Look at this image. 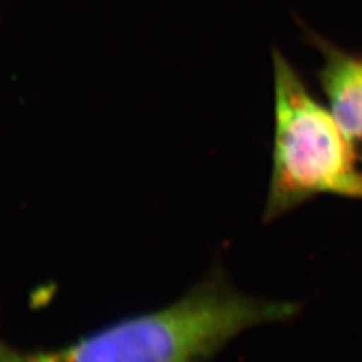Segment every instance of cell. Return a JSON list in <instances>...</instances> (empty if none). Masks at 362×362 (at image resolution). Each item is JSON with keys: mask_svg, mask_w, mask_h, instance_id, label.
Listing matches in <instances>:
<instances>
[{"mask_svg": "<svg viewBox=\"0 0 362 362\" xmlns=\"http://www.w3.org/2000/svg\"><path fill=\"white\" fill-rule=\"evenodd\" d=\"M299 307L237 290L214 267L183 298L129 317L45 352H23L0 339V362H209L254 326L287 320Z\"/></svg>", "mask_w": 362, "mask_h": 362, "instance_id": "obj_1", "label": "cell"}, {"mask_svg": "<svg viewBox=\"0 0 362 362\" xmlns=\"http://www.w3.org/2000/svg\"><path fill=\"white\" fill-rule=\"evenodd\" d=\"M275 139L264 222L320 195L362 199V171L331 109L274 50Z\"/></svg>", "mask_w": 362, "mask_h": 362, "instance_id": "obj_2", "label": "cell"}, {"mask_svg": "<svg viewBox=\"0 0 362 362\" xmlns=\"http://www.w3.org/2000/svg\"><path fill=\"white\" fill-rule=\"evenodd\" d=\"M320 85L339 129L362 162V56L322 42Z\"/></svg>", "mask_w": 362, "mask_h": 362, "instance_id": "obj_3", "label": "cell"}]
</instances>
